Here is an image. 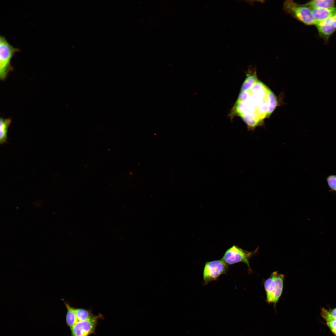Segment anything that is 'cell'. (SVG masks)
<instances>
[{"instance_id": "obj_1", "label": "cell", "mask_w": 336, "mask_h": 336, "mask_svg": "<svg viewBox=\"0 0 336 336\" xmlns=\"http://www.w3.org/2000/svg\"><path fill=\"white\" fill-rule=\"evenodd\" d=\"M284 279L283 274L276 271L264 281V287L268 303L276 305L278 301L283 292Z\"/></svg>"}, {"instance_id": "obj_2", "label": "cell", "mask_w": 336, "mask_h": 336, "mask_svg": "<svg viewBox=\"0 0 336 336\" xmlns=\"http://www.w3.org/2000/svg\"><path fill=\"white\" fill-rule=\"evenodd\" d=\"M283 8L287 13L306 25H315L316 24L311 9L305 4L292 0H286L283 3Z\"/></svg>"}, {"instance_id": "obj_3", "label": "cell", "mask_w": 336, "mask_h": 336, "mask_svg": "<svg viewBox=\"0 0 336 336\" xmlns=\"http://www.w3.org/2000/svg\"><path fill=\"white\" fill-rule=\"evenodd\" d=\"M19 49L12 45L3 36H0V77L5 79L13 70L11 61L14 54Z\"/></svg>"}, {"instance_id": "obj_4", "label": "cell", "mask_w": 336, "mask_h": 336, "mask_svg": "<svg viewBox=\"0 0 336 336\" xmlns=\"http://www.w3.org/2000/svg\"><path fill=\"white\" fill-rule=\"evenodd\" d=\"M257 251L258 249L253 251H248L234 245L225 252L222 259L228 265L239 262L244 263L247 265L249 273H251L252 270L250 267V259Z\"/></svg>"}, {"instance_id": "obj_5", "label": "cell", "mask_w": 336, "mask_h": 336, "mask_svg": "<svg viewBox=\"0 0 336 336\" xmlns=\"http://www.w3.org/2000/svg\"><path fill=\"white\" fill-rule=\"evenodd\" d=\"M228 268V265L222 259L206 262L203 272L204 284L217 280L220 276L226 273Z\"/></svg>"}, {"instance_id": "obj_6", "label": "cell", "mask_w": 336, "mask_h": 336, "mask_svg": "<svg viewBox=\"0 0 336 336\" xmlns=\"http://www.w3.org/2000/svg\"><path fill=\"white\" fill-rule=\"evenodd\" d=\"M103 317L101 314H99L86 320L78 321L70 329L71 336H90L95 333L98 320Z\"/></svg>"}, {"instance_id": "obj_7", "label": "cell", "mask_w": 336, "mask_h": 336, "mask_svg": "<svg viewBox=\"0 0 336 336\" xmlns=\"http://www.w3.org/2000/svg\"><path fill=\"white\" fill-rule=\"evenodd\" d=\"M315 26L319 35L326 42L336 30L333 17L317 23Z\"/></svg>"}, {"instance_id": "obj_8", "label": "cell", "mask_w": 336, "mask_h": 336, "mask_svg": "<svg viewBox=\"0 0 336 336\" xmlns=\"http://www.w3.org/2000/svg\"><path fill=\"white\" fill-rule=\"evenodd\" d=\"M316 23L333 17L336 13V7L311 8Z\"/></svg>"}, {"instance_id": "obj_9", "label": "cell", "mask_w": 336, "mask_h": 336, "mask_svg": "<svg viewBox=\"0 0 336 336\" xmlns=\"http://www.w3.org/2000/svg\"><path fill=\"white\" fill-rule=\"evenodd\" d=\"M247 72L246 78L241 86L240 91H241L249 90L258 81L255 69H252L250 67Z\"/></svg>"}, {"instance_id": "obj_10", "label": "cell", "mask_w": 336, "mask_h": 336, "mask_svg": "<svg viewBox=\"0 0 336 336\" xmlns=\"http://www.w3.org/2000/svg\"><path fill=\"white\" fill-rule=\"evenodd\" d=\"M335 1L333 0H313L310 1L305 5L313 8H331L335 7Z\"/></svg>"}, {"instance_id": "obj_11", "label": "cell", "mask_w": 336, "mask_h": 336, "mask_svg": "<svg viewBox=\"0 0 336 336\" xmlns=\"http://www.w3.org/2000/svg\"><path fill=\"white\" fill-rule=\"evenodd\" d=\"M64 304L67 310L66 322L67 326L70 329L78 322L76 314V308L67 302H64Z\"/></svg>"}, {"instance_id": "obj_12", "label": "cell", "mask_w": 336, "mask_h": 336, "mask_svg": "<svg viewBox=\"0 0 336 336\" xmlns=\"http://www.w3.org/2000/svg\"><path fill=\"white\" fill-rule=\"evenodd\" d=\"M0 119V143L3 144L6 142L7 139V132L11 119L2 118Z\"/></svg>"}, {"instance_id": "obj_13", "label": "cell", "mask_w": 336, "mask_h": 336, "mask_svg": "<svg viewBox=\"0 0 336 336\" xmlns=\"http://www.w3.org/2000/svg\"><path fill=\"white\" fill-rule=\"evenodd\" d=\"M268 110L267 117H268L276 108L277 101L276 96L273 92L269 89L268 95Z\"/></svg>"}, {"instance_id": "obj_14", "label": "cell", "mask_w": 336, "mask_h": 336, "mask_svg": "<svg viewBox=\"0 0 336 336\" xmlns=\"http://www.w3.org/2000/svg\"><path fill=\"white\" fill-rule=\"evenodd\" d=\"M76 314L78 321L86 320L93 315L91 310L82 308H76Z\"/></svg>"}, {"instance_id": "obj_15", "label": "cell", "mask_w": 336, "mask_h": 336, "mask_svg": "<svg viewBox=\"0 0 336 336\" xmlns=\"http://www.w3.org/2000/svg\"><path fill=\"white\" fill-rule=\"evenodd\" d=\"M326 181L331 191L336 192V175L328 176L326 178Z\"/></svg>"}, {"instance_id": "obj_16", "label": "cell", "mask_w": 336, "mask_h": 336, "mask_svg": "<svg viewBox=\"0 0 336 336\" xmlns=\"http://www.w3.org/2000/svg\"><path fill=\"white\" fill-rule=\"evenodd\" d=\"M323 318L325 320L327 326L336 336V319L327 317H324Z\"/></svg>"}, {"instance_id": "obj_17", "label": "cell", "mask_w": 336, "mask_h": 336, "mask_svg": "<svg viewBox=\"0 0 336 336\" xmlns=\"http://www.w3.org/2000/svg\"><path fill=\"white\" fill-rule=\"evenodd\" d=\"M321 310V315L323 318L327 317L336 319V308L329 310L323 308Z\"/></svg>"}, {"instance_id": "obj_18", "label": "cell", "mask_w": 336, "mask_h": 336, "mask_svg": "<svg viewBox=\"0 0 336 336\" xmlns=\"http://www.w3.org/2000/svg\"><path fill=\"white\" fill-rule=\"evenodd\" d=\"M333 18L334 21L335 26L336 28V13L335 14L334 16H333Z\"/></svg>"}]
</instances>
